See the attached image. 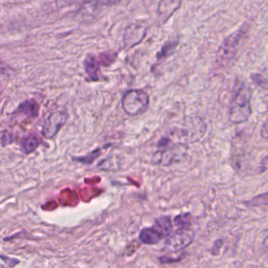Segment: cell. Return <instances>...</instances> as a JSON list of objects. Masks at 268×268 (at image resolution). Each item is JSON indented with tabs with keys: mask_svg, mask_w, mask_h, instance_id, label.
<instances>
[{
	"mask_svg": "<svg viewBox=\"0 0 268 268\" xmlns=\"http://www.w3.org/2000/svg\"><path fill=\"white\" fill-rule=\"evenodd\" d=\"M39 104L35 101L26 100L18 105L14 113L24 115L27 118H36L39 115Z\"/></svg>",
	"mask_w": 268,
	"mask_h": 268,
	"instance_id": "obj_10",
	"label": "cell"
},
{
	"mask_svg": "<svg viewBox=\"0 0 268 268\" xmlns=\"http://www.w3.org/2000/svg\"><path fill=\"white\" fill-rule=\"evenodd\" d=\"M251 78H252V81L257 84L258 86L266 90V84H266V79L263 78V75H259V74H252Z\"/></svg>",
	"mask_w": 268,
	"mask_h": 268,
	"instance_id": "obj_18",
	"label": "cell"
},
{
	"mask_svg": "<svg viewBox=\"0 0 268 268\" xmlns=\"http://www.w3.org/2000/svg\"><path fill=\"white\" fill-rule=\"evenodd\" d=\"M148 26L143 22L132 23L125 28L123 42L128 49L134 48L140 44L147 32Z\"/></svg>",
	"mask_w": 268,
	"mask_h": 268,
	"instance_id": "obj_7",
	"label": "cell"
},
{
	"mask_svg": "<svg viewBox=\"0 0 268 268\" xmlns=\"http://www.w3.org/2000/svg\"><path fill=\"white\" fill-rule=\"evenodd\" d=\"M115 59H116V55L115 54H112L111 52H106L100 55V58H99L98 61H99L100 64H102L103 65H109L112 62H113Z\"/></svg>",
	"mask_w": 268,
	"mask_h": 268,
	"instance_id": "obj_17",
	"label": "cell"
},
{
	"mask_svg": "<svg viewBox=\"0 0 268 268\" xmlns=\"http://www.w3.org/2000/svg\"><path fill=\"white\" fill-rule=\"evenodd\" d=\"M99 4L105 6H112L118 4L121 0H97Z\"/></svg>",
	"mask_w": 268,
	"mask_h": 268,
	"instance_id": "obj_19",
	"label": "cell"
},
{
	"mask_svg": "<svg viewBox=\"0 0 268 268\" xmlns=\"http://www.w3.org/2000/svg\"><path fill=\"white\" fill-rule=\"evenodd\" d=\"M191 214L189 212L180 214L174 219V223L179 228H189L191 226Z\"/></svg>",
	"mask_w": 268,
	"mask_h": 268,
	"instance_id": "obj_16",
	"label": "cell"
},
{
	"mask_svg": "<svg viewBox=\"0 0 268 268\" xmlns=\"http://www.w3.org/2000/svg\"><path fill=\"white\" fill-rule=\"evenodd\" d=\"M246 27L242 25L239 30L226 37L218 50L216 58V65L218 67H224L229 65L236 56L241 41L246 33Z\"/></svg>",
	"mask_w": 268,
	"mask_h": 268,
	"instance_id": "obj_2",
	"label": "cell"
},
{
	"mask_svg": "<svg viewBox=\"0 0 268 268\" xmlns=\"http://www.w3.org/2000/svg\"><path fill=\"white\" fill-rule=\"evenodd\" d=\"M186 143L172 144L167 147L158 149L151 158V163L160 166H171L179 163L186 155Z\"/></svg>",
	"mask_w": 268,
	"mask_h": 268,
	"instance_id": "obj_4",
	"label": "cell"
},
{
	"mask_svg": "<svg viewBox=\"0 0 268 268\" xmlns=\"http://www.w3.org/2000/svg\"><path fill=\"white\" fill-rule=\"evenodd\" d=\"M261 136L263 137V139H267V123H266V121H265L263 127H262Z\"/></svg>",
	"mask_w": 268,
	"mask_h": 268,
	"instance_id": "obj_20",
	"label": "cell"
},
{
	"mask_svg": "<svg viewBox=\"0 0 268 268\" xmlns=\"http://www.w3.org/2000/svg\"><path fill=\"white\" fill-rule=\"evenodd\" d=\"M182 5V0H161L157 11V20L160 25L166 23Z\"/></svg>",
	"mask_w": 268,
	"mask_h": 268,
	"instance_id": "obj_8",
	"label": "cell"
},
{
	"mask_svg": "<svg viewBox=\"0 0 268 268\" xmlns=\"http://www.w3.org/2000/svg\"><path fill=\"white\" fill-rule=\"evenodd\" d=\"M121 104L124 111L128 116H139L149 108V97L142 90H129L124 95Z\"/></svg>",
	"mask_w": 268,
	"mask_h": 268,
	"instance_id": "obj_3",
	"label": "cell"
},
{
	"mask_svg": "<svg viewBox=\"0 0 268 268\" xmlns=\"http://www.w3.org/2000/svg\"><path fill=\"white\" fill-rule=\"evenodd\" d=\"M152 226L162 235L163 239L170 235L173 229L172 219L167 216H160L159 218L155 219Z\"/></svg>",
	"mask_w": 268,
	"mask_h": 268,
	"instance_id": "obj_11",
	"label": "cell"
},
{
	"mask_svg": "<svg viewBox=\"0 0 268 268\" xmlns=\"http://www.w3.org/2000/svg\"><path fill=\"white\" fill-rule=\"evenodd\" d=\"M99 65H100V62L95 56H88L85 60L84 62L85 72L88 75L90 81H98Z\"/></svg>",
	"mask_w": 268,
	"mask_h": 268,
	"instance_id": "obj_13",
	"label": "cell"
},
{
	"mask_svg": "<svg viewBox=\"0 0 268 268\" xmlns=\"http://www.w3.org/2000/svg\"><path fill=\"white\" fill-rule=\"evenodd\" d=\"M195 238L193 229L189 228H179L173 233L167 236L164 251L176 253L190 246Z\"/></svg>",
	"mask_w": 268,
	"mask_h": 268,
	"instance_id": "obj_5",
	"label": "cell"
},
{
	"mask_svg": "<svg viewBox=\"0 0 268 268\" xmlns=\"http://www.w3.org/2000/svg\"><path fill=\"white\" fill-rule=\"evenodd\" d=\"M68 119V115L62 111L51 112L44 121L42 127L43 137L47 139H52L58 135L60 130L63 128Z\"/></svg>",
	"mask_w": 268,
	"mask_h": 268,
	"instance_id": "obj_6",
	"label": "cell"
},
{
	"mask_svg": "<svg viewBox=\"0 0 268 268\" xmlns=\"http://www.w3.org/2000/svg\"><path fill=\"white\" fill-rule=\"evenodd\" d=\"M163 239L162 235H160L155 228H144L139 234V240L145 245H156Z\"/></svg>",
	"mask_w": 268,
	"mask_h": 268,
	"instance_id": "obj_12",
	"label": "cell"
},
{
	"mask_svg": "<svg viewBox=\"0 0 268 268\" xmlns=\"http://www.w3.org/2000/svg\"><path fill=\"white\" fill-rule=\"evenodd\" d=\"M179 42L175 41H168L162 46V49L157 55L158 62H162L164 60L166 59L168 57L170 56L175 52V49L177 48Z\"/></svg>",
	"mask_w": 268,
	"mask_h": 268,
	"instance_id": "obj_14",
	"label": "cell"
},
{
	"mask_svg": "<svg viewBox=\"0 0 268 268\" xmlns=\"http://www.w3.org/2000/svg\"><path fill=\"white\" fill-rule=\"evenodd\" d=\"M42 143V140L35 134L30 133L21 138L20 149L25 155H28L35 150Z\"/></svg>",
	"mask_w": 268,
	"mask_h": 268,
	"instance_id": "obj_9",
	"label": "cell"
},
{
	"mask_svg": "<svg viewBox=\"0 0 268 268\" xmlns=\"http://www.w3.org/2000/svg\"><path fill=\"white\" fill-rule=\"evenodd\" d=\"M252 90L243 84L237 90L229 104V120L236 125L243 124L252 114Z\"/></svg>",
	"mask_w": 268,
	"mask_h": 268,
	"instance_id": "obj_1",
	"label": "cell"
},
{
	"mask_svg": "<svg viewBox=\"0 0 268 268\" xmlns=\"http://www.w3.org/2000/svg\"><path fill=\"white\" fill-rule=\"evenodd\" d=\"M102 154V149L98 148L95 150L91 151L88 155L84 157H75L72 158V161L78 163L84 164V165H90V164L93 163L94 161L97 159L98 157L100 156Z\"/></svg>",
	"mask_w": 268,
	"mask_h": 268,
	"instance_id": "obj_15",
	"label": "cell"
}]
</instances>
